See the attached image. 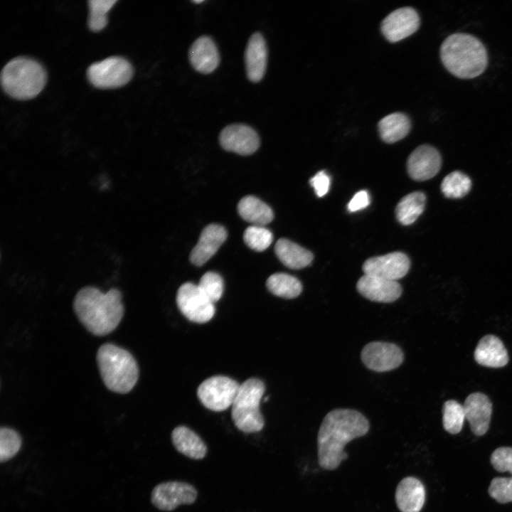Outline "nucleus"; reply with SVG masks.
Wrapping results in <instances>:
<instances>
[{"instance_id": "1", "label": "nucleus", "mask_w": 512, "mask_h": 512, "mask_svg": "<svg viewBox=\"0 0 512 512\" xmlns=\"http://www.w3.org/2000/svg\"><path fill=\"white\" fill-rule=\"evenodd\" d=\"M368 430V420L360 412L341 408L330 411L324 417L317 436L319 465L327 470L338 468L348 457L343 450L345 445Z\"/></svg>"}, {"instance_id": "2", "label": "nucleus", "mask_w": 512, "mask_h": 512, "mask_svg": "<svg viewBox=\"0 0 512 512\" xmlns=\"http://www.w3.org/2000/svg\"><path fill=\"white\" fill-rule=\"evenodd\" d=\"M122 293L115 288L103 293L95 287H85L76 294L74 311L83 326L92 334L105 336L112 332L124 315Z\"/></svg>"}, {"instance_id": "3", "label": "nucleus", "mask_w": 512, "mask_h": 512, "mask_svg": "<svg viewBox=\"0 0 512 512\" xmlns=\"http://www.w3.org/2000/svg\"><path fill=\"white\" fill-rule=\"evenodd\" d=\"M440 59L454 76L471 79L482 74L488 65V53L482 42L464 33L447 37L439 49Z\"/></svg>"}, {"instance_id": "4", "label": "nucleus", "mask_w": 512, "mask_h": 512, "mask_svg": "<svg viewBox=\"0 0 512 512\" xmlns=\"http://www.w3.org/2000/svg\"><path fill=\"white\" fill-rule=\"evenodd\" d=\"M97 362L102 381L110 390L125 394L137 383L138 365L127 350L111 343H105L97 350Z\"/></svg>"}, {"instance_id": "5", "label": "nucleus", "mask_w": 512, "mask_h": 512, "mask_svg": "<svg viewBox=\"0 0 512 512\" xmlns=\"http://www.w3.org/2000/svg\"><path fill=\"white\" fill-rule=\"evenodd\" d=\"M1 82L4 90L11 97L21 100L37 96L46 82V73L37 61L17 57L3 68Z\"/></svg>"}, {"instance_id": "6", "label": "nucleus", "mask_w": 512, "mask_h": 512, "mask_svg": "<svg viewBox=\"0 0 512 512\" xmlns=\"http://www.w3.org/2000/svg\"><path fill=\"white\" fill-rule=\"evenodd\" d=\"M265 390L264 383L251 378L242 383L232 405L231 417L240 431L246 433L260 431L265 421L260 403Z\"/></svg>"}, {"instance_id": "7", "label": "nucleus", "mask_w": 512, "mask_h": 512, "mask_svg": "<svg viewBox=\"0 0 512 512\" xmlns=\"http://www.w3.org/2000/svg\"><path fill=\"white\" fill-rule=\"evenodd\" d=\"M133 75L129 62L118 56H112L92 63L87 70L90 82L100 89L116 88L126 85Z\"/></svg>"}, {"instance_id": "8", "label": "nucleus", "mask_w": 512, "mask_h": 512, "mask_svg": "<svg viewBox=\"0 0 512 512\" xmlns=\"http://www.w3.org/2000/svg\"><path fill=\"white\" fill-rule=\"evenodd\" d=\"M240 385L235 380L215 375L207 378L198 386L197 395L201 402L208 409L220 412L233 405Z\"/></svg>"}, {"instance_id": "9", "label": "nucleus", "mask_w": 512, "mask_h": 512, "mask_svg": "<svg viewBox=\"0 0 512 512\" xmlns=\"http://www.w3.org/2000/svg\"><path fill=\"white\" fill-rule=\"evenodd\" d=\"M176 304L185 317L199 324L209 321L215 314L214 303L201 292L198 284H183L176 294Z\"/></svg>"}, {"instance_id": "10", "label": "nucleus", "mask_w": 512, "mask_h": 512, "mask_svg": "<svg viewBox=\"0 0 512 512\" xmlns=\"http://www.w3.org/2000/svg\"><path fill=\"white\" fill-rule=\"evenodd\" d=\"M363 364L375 372H386L399 367L404 360L403 352L395 343L373 341L366 344L361 354Z\"/></svg>"}, {"instance_id": "11", "label": "nucleus", "mask_w": 512, "mask_h": 512, "mask_svg": "<svg viewBox=\"0 0 512 512\" xmlns=\"http://www.w3.org/2000/svg\"><path fill=\"white\" fill-rule=\"evenodd\" d=\"M197 491L189 484L169 481L156 485L151 492V503L161 511H172L181 504L193 503Z\"/></svg>"}, {"instance_id": "12", "label": "nucleus", "mask_w": 512, "mask_h": 512, "mask_svg": "<svg viewBox=\"0 0 512 512\" xmlns=\"http://www.w3.org/2000/svg\"><path fill=\"white\" fill-rule=\"evenodd\" d=\"M410 267L408 257L394 252L368 259L363 265L364 274L396 281L406 275Z\"/></svg>"}, {"instance_id": "13", "label": "nucleus", "mask_w": 512, "mask_h": 512, "mask_svg": "<svg viewBox=\"0 0 512 512\" xmlns=\"http://www.w3.org/2000/svg\"><path fill=\"white\" fill-rule=\"evenodd\" d=\"M219 142L225 150L245 156L253 154L260 146L257 133L242 124L225 127L219 135Z\"/></svg>"}, {"instance_id": "14", "label": "nucleus", "mask_w": 512, "mask_h": 512, "mask_svg": "<svg viewBox=\"0 0 512 512\" xmlns=\"http://www.w3.org/2000/svg\"><path fill=\"white\" fill-rule=\"evenodd\" d=\"M420 16L411 7L396 9L382 21L381 31L390 42L394 43L414 33L420 26Z\"/></svg>"}, {"instance_id": "15", "label": "nucleus", "mask_w": 512, "mask_h": 512, "mask_svg": "<svg viewBox=\"0 0 512 512\" xmlns=\"http://www.w3.org/2000/svg\"><path fill=\"white\" fill-rule=\"evenodd\" d=\"M441 166L442 156L439 152L429 144L417 146L407 161L409 176L417 181L432 178L439 172Z\"/></svg>"}, {"instance_id": "16", "label": "nucleus", "mask_w": 512, "mask_h": 512, "mask_svg": "<svg viewBox=\"0 0 512 512\" xmlns=\"http://www.w3.org/2000/svg\"><path fill=\"white\" fill-rule=\"evenodd\" d=\"M356 289L366 299L382 303L393 302L402 294V287L396 281L368 274L358 279Z\"/></svg>"}, {"instance_id": "17", "label": "nucleus", "mask_w": 512, "mask_h": 512, "mask_svg": "<svg viewBox=\"0 0 512 512\" xmlns=\"http://www.w3.org/2000/svg\"><path fill=\"white\" fill-rule=\"evenodd\" d=\"M463 406L472 432L476 436L485 434L492 413V403L488 396L481 393H471L466 398Z\"/></svg>"}, {"instance_id": "18", "label": "nucleus", "mask_w": 512, "mask_h": 512, "mask_svg": "<svg viewBox=\"0 0 512 512\" xmlns=\"http://www.w3.org/2000/svg\"><path fill=\"white\" fill-rule=\"evenodd\" d=\"M227 238L225 229L218 224L204 228L198 241L190 254V261L196 266H202L218 251Z\"/></svg>"}, {"instance_id": "19", "label": "nucleus", "mask_w": 512, "mask_h": 512, "mask_svg": "<svg viewBox=\"0 0 512 512\" xmlns=\"http://www.w3.org/2000/svg\"><path fill=\"white\" fill-rule=\"evenodd\" d=\"M189 60L198 72L208 74L214 71L220 63V55L214 41L208 36L197 38L188 52Z\"/></svg>"}, {"instance_id": "20", "label": "nucleus", "mask_w": 512, "mask_h": 512, "mask_svg": "<svg viewBox=\"0 0 512 512\" xmlns=\"http://www.w3.org/2000/svg\"><path fill=\"white\" fill-rule=\"evenodd\" d=\"M267 59V50L265 38L261 33H255L250 38L245 53L246 73L250 81L257 82L262 79Z\"/></svg>"}, {"instance_id": "21", "label": "nucleus", "mask_w": 512, "mask_h": 512, "mask_svg": "<svg viewBox=\"0 0 512 512\" xmlns=\"http://www.w3.org/2000/svg\"><path fill=\"white\" fill-rule=\"evenodd\" d=\"M395 502L401 512H420L425 501V490L417 478L407 476L398 484Z\"/></svg>"}, {"instance_id": "22", "label": "nucleus", "mask_w": 512, "mask_h": 512, "mask_svg": "<svg viewBox=\"0 0 512 512\" xmlns=\"http://www.w3.org/2000/svg\"><path fill=\"white\" fill-rule=\"evenodd\" d=\"M479 365L489 368L505 366L509 357L503 342L496 336L489 334L479 341L474 353Z\"/></svg>"}, {"instance_id": "23", "label": "nucleus", "mask_w": 512, "mask_h": 512, "mask_svg": "<svg viewBox=\"0 0 512 512\" xmlns=\"http://www.w3.org/2000/svg\"><path fill=\"white\" fill-rule=\"evenodd\" d=\"M171 440L175 448L189 458L201 459L206 454L207 447L203 441L185 426H178L173 430Z\"/></svg>"}, {"instance_id": "24", "label": "nucleus", "mask_w": 512, "mask_h": 512, "mask_svg": "<svg viewBox=\"0 0 512 512\" xmlns=\"http://www.w3.org/2000/svg\"><path fill=\"white\" fill-rule=\"evenodd\" d=\"M274 252L283 265L293 270L308 266L314 258L310 251L285 238L277 240Z\"/></svg>"}, {"instance_id": "25", "label": "nucleus", "mask_w": 512, "mask_h": 512, "mask_svg": "<svg viewBox=\"0 0 512 512\" xmlns=\"http://www.w3.org/2000/svg\"><path fill=\"white\" fill-rule=\"evenodd\" d=\"M238 210L240 215L252 225L263 226L274 218L271 208L253 196L243 197L238 204Z\"/></svg>"}, {"instance_id": "26", "label": "nucleus", "mask_w": 512, "mask_h": 512, "mask_svg": "<svg viewBox=\"0 0 512 512\" xmlns=\"http://www.w3.org/2000/svg\"><path fill=\"white\" fill-rule=\"evenodd\" d=\"M378 127L381 139L387 143H394L408 134L411 124L406 114L395 112L382 118Z\"/></svg>"}, {"instance_id": "27", "label": "nucleus", "mask_w": 512, "mask_h": 512, "mask_svg": "<svg viewBox=\"0 0 512 512\" xmlns=\"http://www.w3.org/2000/svg\"><path fill=\"white\" fill-rule=\"evenodd\" d=\"M426 203V196L420 191L410 193L404 196L395 208L398 220L404 225L413 223L422 213Z\"/></svg>"}, {"instance_id": "28", "label": "nucleus", "mask_w": 512, "mask_h": 512, "mask_svg": "<svg viewBox=\"0 0 512 512\" xmlns=\"http://www.w3.org/2000/svg\"><path fill=\"white\" fill-rule=\"evenodd\" d=\"M266 286L273 294L284 299H294L302 291L300 281L286 273H275L268 277Z\"/></svg>"}, {"instance_id": "29", "label": "nucleus", "mask_w": 512, "mask_h": 512, "mask_svg": "<svg viewBox=\"0 0 512 512\" xmlns=\"http://www.w3.org/2000/svg\"><path fill=\"white\" fill-rule=\"evenodd\" d=\"M470 178L459 171H454L447 175L442 180L440 188L446 198H461L471 190Z\"/></svg>"}, {"instance_id": "30", "label": "nucleus", "mask_w": 512, "mask_h": 512, "mask_svg": "<svg viewBox=\"0 0 512 512\" xmlns=\"http://www.w3.org/2000/svg\"><path fill=\"white\" fill-rule=\"evenodd\" d=\"M466 419L463 405L454 400H447L442 407V424L449 433L458 434L462 429Z\"/></svg>"}, {"instance_id": "31", "label": "nucleus", "mask_w": 512, "mask_h": 512, "mask_svg": "<svg viewBox=\"0 0 512 512\" xmlns=\"http://www.w3.org/2000/svg\"><path fill=\"white\" fill-rule=\"evenodd\" d=\"M116 1V0L89 1L90 16L88 26L92 31L98 32L107 26V14Z\"/></svg>"}, {"instance_id": "32", "label": "nucleus", "mask_w": 512, "mask_h": 512, "mask_svg": "<svg viewBox=\"0 0 512 512\" xmlns=\"http://www.w3.org/2000/svg\"><path fill=\"white\" fill-rule=\"evenodd\" d=\"M22 444L21 435L14 430L2 427L0 430V460L5 462L13 458Z\"/></svg>"}, {"instance_id": "33", "label": "nucleus", "mask_w": 512, "mask_h": 512, "mask_svg": "<svg viewBox=\"0 0 512 512\" xmlns=\"http://www.w3.org/2000/svg\"><path fill=\"white\" fill-rule=\"evenodd\" d=\"M244 241L251 249L262 252L271 245L273 236L270 230L260 225H251L244 232Z\"/></svg>"}, {"instance_id": "34", "label": "nucleus", "mask_w": 512, "mask_h": 512, "mask_svg": "<svg viewBox=\"0 0 512 512\" xmlns=\"http://www.w3.org/2000/svg\"><path fill=\"white\" fill-rule=\"evenodd\" d=\"M201 292L213 303L218 302L223 292V280L215 272H207L201 278L198 284Z\"/></svg>"}, {"instance_id": "35", "label": "nucleus", "mask_w": 512, "mask_h": 512, "mask_svg": "<svg viewBox=\"0 0 512 512\" xmlns=\"http://www.w3.org/2000/svg\"><path fill=\"white\" fill-rule=\"evenodd\" d=\"M489 494L498 503L512 502V476L494 478L489 487Z\"/></svg>"}, {"instance_id": "36", "label": "nucleus", "mask_w": 512, "mask_h": 512, "mask_svg": "<svg viewBox=\"0 0 512 512\" xmlns=\"http://www.w3.org/2000/svg\"><path fill=\"white\" fill-rule=\"evenodd\" d=\"M490 461L496 471L499 472L508 471L512 474V447L497 448L491 454Z\"/></svg>"}, {"instance_id": "37", "label": "nucleus", "mask_w": 512, "mask_h": 512, "mask_svg": "<svg viewBox=\"0 0 512 512\" xmlns=\"http://www.w3.org/2000/svg\"><path fill=\"white\" fill-rule=\"evenodd\" d=\"M309 183L317 196L322 197L329 190L330 177L325 171H320L310 178Z\"/></svg>"}, {"instance_id": "38", "label": "nucleus", "mask_w": 512, "mask_h": 512, "mask_svg": "<svg viewBox=\"0 0 512 512\" xmlns=\"http://www.w3.org/2000/svg\"><path fill=\"white\" fill-rule=\"evenodd\" d=\"M370 203L368 193L362 190L357 192L348 204V209L351 212H356L366 208Z\"/></svg>"}, {"instance_id": "39", "label": "nucleus", "mask_w": 512, "mask_h": 512, "mask_svg": "<svg viewBox=\"0 0 512 512\" xmlns=\"http://www.w3.org/2000/svg\"><path fill=\"white\" fill-rule=\"evenodd\" d=\"M193 2L196 3V4H200V3L203 2V0H198V1L194 0V1H193Z\"/></svg>"}]
</instances>
